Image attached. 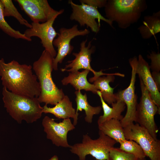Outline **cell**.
Returning <instances> with one entry per match:
<instances>
[{
  "instance_id": "1",
  "label": "cell",
  "mask_w": 160,
  "mask_h": 160,
  "mask_svg": "<svg viewBox=\"0 0 160 160\" xmlns=\"http://www.w3.org/2000/svg\"><path fill=\"white\" fill-rule=\"evenodd\" d=\"M31 65L20 64L14 60L6 63L0 59V76L3 87L17 95L30 97L39 96L41 88Z\"/></svg>"
},
{
  "instance_id": "2",
  "label": "cell",
  "mask_w": 160,
  "mask_h": 160,
  "mask_svg": "<svg viewBox=\"0 0 160 160\" xmlns=\"http://www.w3.org/2000/svg\"><path fill=\"white\" fill-rule=\"evenodd\" d=\"M54 57L45 49L33 64V69L39 81L40 94L38 97L40 103L55 105L65 95L53 81L52 76Z\"/></svg>"
},
{
  "instance_id": "3",
  "label": "cell",
  "mask_w": 160,
  "mask_h": 160,
  "mask_svg": "<svg viewBox=\"0 0 160 160\" xmlns=\"http://www.w3.org/2000/svg\"><path fill=\"white\" fill-rule=\"evenodd\" d=\"M2 100L7 112L15 120L21 124L23 120L32 123L40 118L43 107L38 97L14 94L3 87Z\"/></svg>"
},
{
  "instance_id": "4",
  "label": "cell",
  "mask_w": 160,
  "mask_h": 160,
  "mask_svg": "<svg viewBox=\"0 0 160 160\" xmlns=\"http://www.w3.org/2000/svg\"><path fill=\"white\" fill-rule=\"evenodd\" d=\"M105 7L106 18L123 29L137 22L147 5L145 0H110Z\"/></svg>"
},
{
  "instance_id": "5",
  "label": "cell",
  "mask_w": 160,
  "mask_h": 160,
  "mask_svg": "<svg viewBox=\"0 0 160 160\" xmlns=\"http://www.w3.org/2000/svg\"><path fill=\"white\" fill-rule=\"evenodd\" d=\"M99 137L93 139L88 134L83 135L82 141L71 145L70 151L76 155L79 160H86L90 155L97 160H108L110 151L117 142L99 131Z\"/></svg>"
},
{
  "instance_id": "6",
  "label": "cell",
  "mask_w": 160,
  "mask_h": 160,
  "mask_svg": "<svg viewBox=\"0 0 160 160\" xmlns=\"http://www.w3.org/2000/svg\"><path fill=\"white\" fill-rule=\"evenodd\" d=\"M140 79L141 96L137 104L135 122L146 129L153 138H157L158 127L154 120V116L160 114V109L152 99L150 93Z\"/></svg>"
},
{
  "instance_id": "7",
  "label": "cell",
  "mask_w": 160,
  "mask_h": 160,
  "mask_svg": "<svg viewBox=\"0 0 160 160\" xmlns=\"http://www.w3.org/2000/svg\"><path fill=\"white\" fill-rule=\"evenodd\" d=\"M126 139L135 141L151 160H160V140H155L148 131L138 123L129 124L123 127Z\"/></svg>"
},
{
  "instance_id": "8",
  "label": "cell",
  "mask_w": 160,
  "mask_h": 160,
  "mask_svg": "<svg viewBox=\"0 0 160 160\" xmlns=\"http://www.w3.org/2000/svg\"><path fill=\"white\" fill-rule=\"evenodd\" d=\"M68 3L72 9L70 19L77 21L81 26L86 25L95 33H97L100 30L99 23L100 20L112 27L113 23L103 17L97 8L84 3H81L80 5L76 4L72 0H69Z\"/></svg>"
},
{
  "instance_id": "9",
  "label": "cell",
  "mask_w": 160,
  "mask_h": 160,
  "mask_svg": "<svg viewBox=\"0 0 160 160\" xmlns=\"http://www.w3.org/2000/svg\"><path fill=\"white\" fill-rule=\"evenodd\" d=\"M137 57L130 58L129 63L132 68L131 76L129 86L126 89L115 94L117 99L123 101L127 107L125 115L120 121L123 127L136 121V113L137 105V95L135 94V84L136 81V62Z\"/></svg>"
},
{
  "instance_id": "10",
  "label": "cell",
  "mask_w": 160,
  "mask_h": 160,
  "mask_svg": "<svg viewBox=\"0 0 160 160\" xmlns=\"http://www.w3.org/2000/svg\"><path fill=\"white\" fill-rule=\"evenodd\" d=\"M77 25H74L69 28H61L59 29V33L57 37L53 42V46L57 48V52L53 63V69H58V64L61 63L65 57L70 55L74 49L71 45V40L76 36H84L90 33L89 30L85 28L79 30Z\"/></svg>"
},
{
  "instance_id": "11",
  "label": "cell",
  "mask_w": 160,
  "mask_h": 160,
  "mask_svg": "<svg viewBox=\"0 0 160 160\" xmlns=\"http://www.w3.org/2000/svg\"><path fill=\"white\" fill-rule=\"evenodd\" d=\"M87 41L86 39L81 42L80 44L79 52L73 53L75 58L72 60L68 61V64L65 65L64 68H62L61 71L63 72L67 71L71 72L79 71L82 69L88 70L92 72L94 74V76L89 79L90 82H93L98 77L103 75H107L109 73H103L102 70L96 71L92 68L90 64L92 60L91 56L95 52L96 47L95 46L92 45L91 41H89L86 46Z\"/></svg>"
},
{
  "instance_id": "12",
  "label": "cell",
  "mask_w": 160,
  "mask_h": 160,
  "mask_svg": "<svg viewBox=\"0 0 160 160\" xmlns=\"http://www.w3.org/2000/svg\"><path fill=\"white\" fill-rule=\"evenodd\" d=\"M42 125L47 139L57 147L70 148L71 146L67 140L68 132L75 128L70 119H64L61 122H57L55 119L48 116L42 120Z\"/></svg>"
},
{
  "instance_id": "13",
  "label": "cell",
  "mask_w": 160,
  "mask_h": 160,
  "mask_svg": "<svg viewBox=\"0 0 160 160\" xmlns=\"http://www.w3.org/2000/svg\"><path fill=\"white\" fill-rule=\"evenodd\" d=\"M62 13L56 15L44 23L32 22L31 27L26 29L23 33L25 37L30 39L33 36L39 37L45 50L54 57H56L57 52L54 48L53 42L58 33L53 27V24L57 16Z\"/></svg>"
},
{
  "instance_id": "14",
  "label": "cell",
  "mask_w": 160,
  "mask_h": 160,
  "mask_svg": "<svg viewBox=\"0 0 160 160\" xmlns=\"http://www.w3.org/2000/svg\"><path fill=\"white\" fill-rule=\"evenodd\" d=\"M22 9L33 22L44 23L56 15L63 13L64 9L59 11L54 9L47 0H16Z\"/></svg>"
},
{
  "instance_id": "15",
  "label": "cell",
  "mask_w": 160,
  "mask_h": 160,
  "mask_svg": "<svg viewBox=\"0 0 160 160\" xmlns=\"http://www.w3.org/2000/svg\"><path fill=\"white\" fill-rule=\"evenodd\" d=\"M136 72L138 74L151 97L160 109V93L152 77L150 65L139 55L136 62Z\"/></svg>"
},
{
  "instance_id": "16",
  "label": "cell",
  "mask_w": 160,
  "mask_h": 160,
  "mask_svg": "<svg viewBox=\"0 0 160 160\" xmlns=\"http://www.w3.org/2000/svg\"><path fill=\"white\" fill-rule=\"evenodd\" d=\"M43 108V113L52 114L60 119L72 118L73 119V124L75 126L77 123L79 115L76 114V110L73 107L72 102L67 95H65L54 107H49L45 104Z\"/></svg>"
},
{
  "instance_id": "17",
  "label": "cell",
  "mask_w": 160,
  "mask_h": 160,
  "mask_svg": "<svg viewBox=\"0 0 160 160\" xmlns=\"http://www.w3.org/2000/svg\"><path fill=\"white\" fill-rule=\"evenodd\" d=\"M115 76H124V74L119 73H110L106 76L98 77L93 82L96 88L100 91L103 100L109 104H112L117 100L116 94L113 93L114 88L111 87L109 84L114 81Z\"/></svg>"
},
{
  "instance_id": "18",
  "label": "cell",
  "mask_w": 160,
  "mask_h": 160,
  "mask_svg": "<svg viewBox=\"0 0 160 160\" xmlns=\"http://www.w3.org/2000/svg\"><path fill=\"white\" fill-rule=\"evenodd\" d=\"M89 71L84 70L81 72L77 71L71 72L67 76L63 79L61 83L63 85L70 84L76 90H84L96 94L98 90L95 85L90 83L87 79Z\"/></svg>"
},
{
  "instance_id": "19",
  "label": "cell",
  "mask_w": 160,
  "mask_h": 160,
  "mask_svg": "<svg viewBox=\"0 0 160 160\" xmlns=\"http://www.w3.org/2000/svg\"><path fill=\"white\" fill-rule=\"evenodd\" d=\"M97 94L100 98L103 111V115L100 116L98 119V125L112 119L120 121L124 117L121 113L126 108L125 103L121 100L117 99L115 102L111 104L112 107H111L103 100L99 90L97 91Z\"/></svg>"
},
{
  "instance_id": "20",
  "label": "cell",
  "mask_w": 160,
  "mask_h": 160,
  "mask_svg": "<svg viewBox=\"0 0 160 160\" xmlns=\"http://www.w3.org/2000/svg\"><path fill=\"white\" fill-rule=\"evenodd\" d=\"M75 93L76 104V114L79 115L78 112L79 111H81L84 110L86 114L85 121L88 123H91L93 116L100 113L102 109L101 107L100 106L93 107L91 105L88 101L86 93L83 95L80 90H76Z\"/></svg>"
},
{
  "instance_id": "21",
  "label": "cell",
  "mask_w": 160,
  "mask_h": 160,
  "mask_svg": "<svg viewBox=\"0 0 160 160\" xmlns=\"http://www.w3.org/2000/svg\"><path fill=\"white\" fill-rule=\"evenodd\" d=\"M99 130L119 143L126 139L120 121L112 119L98 125Z\"/></svg>"
},
{
  "instance_id": "22",
  "label": "cell",
  "mask_w": 160,
  "mask_h": 160,
  "mask_svg": "<svg viewBox=\"0 0 160 160\" xmlns=\"http://www.w3.org/2000/svg\"><path fill=\"white\" fill-rule=\"evenodd\" d=\"M138 29L142 37L145 39H149L159 32L160 11L153 13L152 15L144 17L143 24L139 27Z\"/></svg>"
},
{
  "instance_id": "23",
  "label": "cell",
  "mask_w": 160,
  "mask_h": 160,
  "mask_svg": "<svg viewBox=\"0 0 160 160\" xmlns=\"http://www.w3.org/2000/svg\"><path fill=\"white\" fill-rule=\"evenodd\" d=\"M4 17L12 16L15 18L22 25L30 28L31 24L25 19L19 12L11 0H0Z\"/></svg>"
},
{
  "instance_id": "24",
  "label": "cell",
  "mask_w": 160,
  "mask_h": 160,
  "mask_svg": "<svg viewBox=\"0 0 160 160\" xmlns=\"http://www.w3.org/2000/svg\"><path fill=\"white\" fill-rule=\"evenodd\" d=\"M120 149L132 154L138 159L145 158L146 156L141 147L135 141L125 140L119 143Z\"/></svg>"
},
{
  "instance_id": "25",
  "label": "cell",
  "mask_w": 160,
  "mask_h": 160,
  "mask_svg": "<svg viewBox=\"0 0 160 160\" xmlns=\"http://www.w3.org/2000/svg\"><path fill=\"white\" fill-rule=\"evenodd\" d=\"M2 7L0 1V28L10 36L17 39H21L28 41L31 39L25 36L24 34L12 28L7 23L4 18Z\"/></svg>"
},
{
  "instance_id": "26",
  "label": "cell",
  "mask_w": 160,
  "mask_h": 160,
  "mask_svg": "<svg viewBox=\"0 0 160 160\" xmlns=\"http://www.w3.org/2000/svg\"><path fill=\"white\" fill-rule=\"evenodd\" d=\"M133 155L126 152L119 148L113 147L110 151L108 160H138Z\"/></svg>"
},
{
  "instance_id": "27",
  "label": "cell",
  "mask_w": 160,
  "mask_h": 160,
  "mask_svg": "<svg viewBox=\"0 0 160 160\" xmlns=\"http://www.w3.org/2000/svg\"><path fill=\"white\" fill-rule=\"evenodd\" d=\"M151 60V65L150 66L153 72H160V54L152 52L148 56Z\"/></svg>"
},
{
  "instance_id": "28",
  "label": "cell",
  "mask_w": 160,
  "mask_h": 160,
  "mask_svg": "<svg viewBox=\"0 0 160 160\" xmlns=\"http://www.w3.org/2000/svg\"><path fill=\"white\" fill-rule=\"evenodd\" d=\"M105 0H80L81 3H84L96 8L105 7L107 3Z\"/></svg>"
},
{
  "instance_id": "29",
  "label": "cell",
  "mask_w": 160,
  "mask_h": 160,
  "mask_svg": "<svg viewBox=\"0 0 160 160\" xmlns=\"http://www.w3.org/2000/svg\"><path fill=\"white\" fill-rule=\"evenodd\" d=\"M152 77L159 91L160 90V73L152 72L151 73Z\"/></svg>"
},
{
  "instance_id": "30",
  "label": "cell",
  "mask_w": 160,
  "mask_h": 160,
  "mask_svg": "<svg viewBox=\"0 0 160 160\" xmlns=\"http://www.w3.org/2000/svg\"><path fill=\"white\" fill-rule=\"evenodd\" d=\"M48 160H58V158L56 155H54Z\"/></svg>"
},
{
  "instance_id": "31",
  "label": "cell",
  "mask_w": 160,
  "mask_h": 160,
  "mask_svg": "<svg viewBox=\"0 0 160 160\" xmlns=\"http://www.w3.org/2000/svg\"><path fill=\"white\" fill-rule=\"evenodd\" d=\"M138 160H146L145 158L142 159H139Z\"/></svg>"
}]
</instances>
